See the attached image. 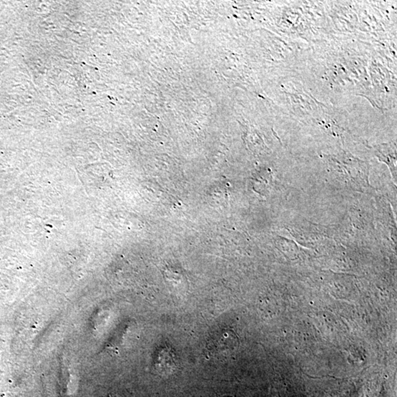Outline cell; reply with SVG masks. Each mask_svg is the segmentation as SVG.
Instances as JSON below:
<instances>
[{
	"label": "cell",
	"mask_w": 397,
	"mask_h": 397,
	"mask_svg": "<svg viewBox=\"0 0 397 397\" xmlns=\"http://www.w3.org/2000/svg\"><path fill=\"white\" fill-rule=\"evenodd\" d=\"M376 155L380 158L385 162L390 163L396 161V151L393 147H391L389 145H382V146H376Z\"/></svg>",
	"instance_id": "2"
},
{
	"label": "cell",
	"mask_w": 397,
	"mask_h": 397,
	"mask_svg": "<svg viewBox=\"0 0 397 397\" xmlns=\"http://www.w3.org/2000/svg\"><path fill=\"white\" fill-rule=\"evenodd\" d=\"M236 344L235 335L230 331H226L212 337L208 344V349L217 358H227L235 350Z\"/></svg>",
	"instance_id": "1"
}]
</instances>
